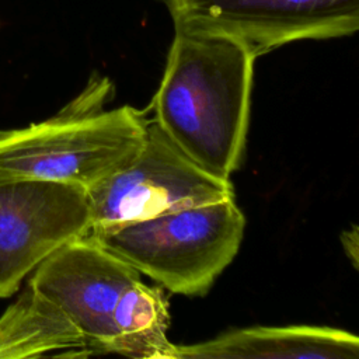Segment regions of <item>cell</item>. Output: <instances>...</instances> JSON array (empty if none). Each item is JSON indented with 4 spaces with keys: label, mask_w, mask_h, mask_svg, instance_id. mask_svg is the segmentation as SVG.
I'll list each match as a JSON object with an SVG mask.
<instances>
[{
    "label": "cell",
    "mask_w": 359,
    "mask_h": 359,
    "mask_svg": "<svg viewBox=\"0 0 359 359\" xmlns=\"http://www.w3.org/2000/svg\"><path fill=\"white\" fill-rule=\"evenodd\" d=\"M87 191L91 229H108L177 209L234 198L230 180L212 175L147 121L140 150Z\"/></svg>",
    "instance_id": "4"
},
{
    "label": "cell",
    "mask_w": 359,
    "mask_h": 359,
    "mask_svg": "<svg viewBox=\"0 0 359 359\" xmlns=\"http://www.w3.org/2000/svg\"><path fill=\"white\" fill-rule=\"evenodd\" d=\"M137 280V269L86 234L45 258L28 285L76 325L91 353H105L114 339V309Z\"/></svg>",
    "instance_id": "7"
},
{
    "label": "cell",
    "mask_w": 359,
    "mask_h": 359,
    "mask_svg": "<svg viewBox=\"0 0 359 359\" xmlns=\"http://www.w3.org/2000/svg\"><path fill=\"white\" fill-rule=\"evenodd\" d=\"M174 28L229 35L258 57L290 42L353 35L359 0H163Z\"/></svg>",
    "instance_id": "5"
},
{
    "label": "cell",
    "mask_w": 359,
    "mask_h": 359,
    "mask_svg": "<svg viewBox=\"0 0 359 359\" xmlns=\"http://www.w3.org/2000/svg\"><path fill=\"white\" fill-rule=\"evenodd\" d=\"M112 325L111 352L142 359H177V345L167 337L170 314L161 289L142 280L130 285L114 309Z\"/></svg>",
    "instance_id": "10"
},
{
    "label": "cell",
    "mask_w": 359,
    "mask_h": 359,
    "mask_svg": "<svg viewBox=\"0 0 359 359\" xmlns=\"http://www.w3.org/2000/svg\"><path fill=\"white\" fill-rule=\"evenodd\" d=\"M341 241H342L345 254L348 255V258L352 261L353 266L356 268L358 266V244H359L358 243V227L352 226L351 230L344 231Z\"/></svg>",
    "instance_id": "11"
},
{
    "label": "cell",
    "mask_w": 359,
    "mask_h": 359,
    "mask_svg": "<svg viewBox=\"0 0 359 359\" xmlns=\"http://www.w3.org/2000/svg\"><path fill=\"white\" fill-rule=\"evenodd\" d=\"M355 334L331 327H251L217 338L177 345V359H356Z\"/></svg>",
    "instance_id": "8"
},
{
    "label": "cell",
    "mask_w": 359,
    "mask_h": 359,
    "mask_svg": "<svg viewBox=\"0 0 359 359\" xmlns=\"http://www.w3.org/2000/svg\"><path fill=\"white\" fill-rule=\"evenodd\" d=\"M255 56L217 32L174 28L154 121L194 163L230 180L244 154Z\"/></svg>",
    "instance_id": "1"
},
{
    "label": "cell",
    "mask_w": 359,
    "mask_h": 359,
    "mask_svg": "<svg viewBox=\"0 0 359 359\" xmlns=\"http://www.w3.org/2000/svg\"><path fill=\"white\" fill-rule=\"evenodd\" d=\"M146 123L129 105L95 112L80 101L46 121L0 130V182L34 178L88 189L135 157Z\"/></svg>",
    "instance_id": "3"
},
{
    "label": "cell",
    "mask_w": 359,
    "mask_h": 359,
    "mask_svg": "<svg viewBox=\"0 0 359 359\" xmlns=\"http://www.w3.org/2000/svg\"><path fill=\"white\" fill-rule=\"evenodd\" d=\"M91 229L87 191L34 178L0 182V299L63 244Z\"/></svg>",
    "instance_id": "6"
},
{
    "label": "cell",
    "mask_w": 359,
    "mask_h": 359,
    "mask_svg": "<svg viewBox=\"0 0 359 359\" xmlns=\"http://www.w3.org/2000/svg\"><path fill=\"white\" fill-rule=\"evenodd\" d=\"M91 353L83 334L28 283L0 316V359Z\"/></svg>",
    "instance_id": "9"
},
{
    "label": "cell",
    "mask_w": 359,
    "mask_h": 359,
    "mask_svg": "<svg viewBox=\"0 0 359 359\" xmlns=\"http://www.w3.org/2000/svg\"><path fill=\"white\" fill-rule=\"evenodd\" d=\"M244 229L227 198L87 234L170 292L201 296L237 255Z\"/></svg>",
    "instance_id": "2"
}]
</instances>
